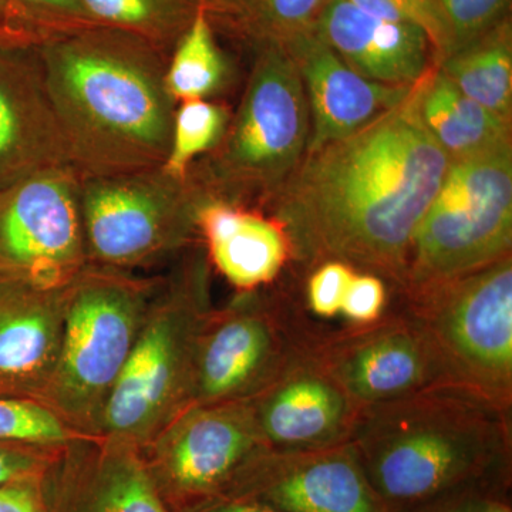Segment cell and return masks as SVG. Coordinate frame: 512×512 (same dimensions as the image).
Instances as JSON below:
<instances>
[{
    "label": "cell",
    "instance_id": "6da1fadb",
    "mask_svg": "<svg viewBox=\"0 0 512 512\" xmlns=\"http://www.w3.org/2000/svg\"><path fill=\"white\" fill-rule=\"evenodd\" d=\"M420 83L356 133L306 151L271 195L299 264L342 262L402 289L414 234L451 164L421 119Z\"/></svg>",
    "mask_w": 512,
    "mask_h": 512
},
{
    "label": "cell",
    "instance_id": "7a4b0ae2",
    "mask_svg": "<svg viewBox=\"0 0 512 512\" xmlns=\"http://www.w3.org/2000/svg\"><path fill=\"white\" fill-rule=\"evenodd\" d=\"M70 165L80 177L161 167L177 103L168 56L136 35L93 26L39 49Z\"/></svg>",
    "mask_w": 512,
    "mask_h": 512
},
{
    "label": "cell",
    "instance_id": "3957f363",
    "mask_svg": "<svg viewBox=\"0 0 512 512\" xmlns=\"http://www.w3.org/2000/svg\"><path fill=\"white\" fill-rule=\"evenodd\" d=\"M510 414L446 384L360 407L348 441L387 507L412 512L458 488L485 483L510 456Z\"/></svg>",
    "mask_w": 512,
    "mask_h": 512
},
{
    "label": "cell",
    "instance_id": "277c9868",
    "mask_svg": "<svg viewBox=\"0 0 512 512\" xmlns=\"http://www.w3.org/2000/svg\"><path fill=\"white\" fill-rule=\"evenodd\" d=\"M211 309L210 264L195 242L160 275L99 437L146 447L191 406L195 349Z\"/></svg>",
    "mask_w": 512,
    "mask_h": 512
},
{
    "label": "cell",
    "instance_id": "5b68a950",
    "mask_svg": "<svg viewBox=\"0 0 512 512\" xmlns=\"http://www.w3.org/2000/svg\"><path fill=\"white\" fill-rule=\"evenodd\" d=\"M158 281L89 262L66 285L59 357L39 403L77 436L99 437Z\"/></svg>",
    "mask_w": 512,
    "mask_h": 512
},
{
    "label": "cell",
    "instance_id": "8992f818",
    "mask_svg": "<svg viewBox=\"0 0 512 512\" xmlns=\"http://www.w3.org/2000/svg\"><path fill=\"white\" fill-rule=\"evenodd\" d=\"M311 116L301 73L288 47L262 42L244 97L217 147L188 175L210 198L238 204L272 195L308 150Z\"/></svg>",
    "mask_w": 512,
    "mask_h": 512
},
{
    "label": "cell",
    "instance_id": "52a82bcc",
    "mask_svg": "<svg viewBox=\"0 0 512 512\" xmlns=\"http://www.w3.org/2000/svg\"><path fill=\"white\" fill-rule=\"evenodd\" d=\"M510 143L451 160L414 234L403 299L511 255Z\"/></svg>",
    "mask_w": 512,
    "mask_h": 512
},
{
    "label": "cell",
    "instance_id": "ba28073f",
    "mask_svg": "<svg viewBox=\"0 0 512 512\" xmlns=\"http://www.w3.org/2000/svg\"><path fill=\"white\" fill-rule=\"evenodd\" d=\"M207 195L163 165L133 173L82 177L80 200L92 264L123 271L154 268L198 241Z\"/></svg>",
    "mask_w": 512,
    "mask_h": 512
},
{
    "label": "cell",
    "instance_id": "9c48e42d",
    "mask_svg": "<svg viewBox=\"0 0 512 512\" xmlns=\"http://www.w3.org/2000/svg\"><path fill=\"white\" fill-rule=\"evenodd\" d=\"M402 305L426 330L451 382L511 412V255Z\"/></svg>",
    "mask_w": 512,
    "mask_h": 512
},
{
    "label": "cell",
    "instance_id": "30bf717a",
    "mask_svg": "<svg viewBox=\"0 0 512 512\" xmlns=\"http://www.w3.org/2000/svg\"><path fill=\"white\" fill-rule=\"evenodd\" d=\"M315 330L288 299L261 288L212 308L195 349L191 406L251 400L311 345Z\"/></svg>",
    "mask_w": 512,
    "mask_h": 512
},
{
    "label": "cell",
    "instance_id": "8fae6325",
    "mask_svg": "<svg viewBox=\"0 0 512 512\" xmlns=\"http://www.w3.org/2000/svg\"><path fill=\"white\" fill-rule=\"evenodd\" d=\"M140 450L165 504L181 512L227 494L268 448L245 400L190 406Z\"/></svg>",
    "mask_w": 512,
    "mask_h": 512
},
{
    "label": "cell",
    "instance_id": "7c38bea8",
    "mask_svg": "<svg viewBox=\"0 0 512 512\" xmlns=\"http://www.w3.org/2000/svg\"><path fill=\"white\" fill-rule=\"evenodd\" d=\"M80 183L60 165L0 191V275L55 289L89 264Z\"/></svg>",
    "mask_w": 512,
    "mask_h": 512
},
{
    "label": "cell",
    "instance_id": "4fadbf2b",
    "mask_svg": "<svg viewBox=\"0 0 512 512\" xmlns=\"http://www.w3.org/2000/svg\"><path fill=\"white\" fill-rule=\"evenodd\" d=\"M400 308L375 322L313 335V357L359 407L454 384L419 320Z\"/></svg>",
    "mask_w": 512,
    "mask_h": 512
},
{
    "label": "cell",
    "instance_id": "5bb4252c",
    "mask_svg": "<svg viewBox=\"0 0 512 512\" xmlns=\"http://www.w3.org/2000/svg\"><path fill=\"white\" fill-rule=\"evenodd\" d=\"M225 495L282 512H393L373 490L348 440L312 450H266Z\"/></svg>",
    "mask_w": 512,
    "mask_h": 512
},
{
    "label": "cell",
    "instance_id": "9a60e30c",
    "mask_svg": "<svg viewBox=\"0 0 512 512\" xmlns=\"http://www.w3.org/2000/svg\"><path fill=\"white\" fill-rule=\"evenodd\" d=\"M42 485L49 512H171L140 448L123 441L77 437Z\"/></svg>",
    "mask_w": 512,
    "mask_h": 512
},
{
    "label": "cell",
    "instance_id": "2e32d148",
    "mask_svg": "<svg viewBox=\"0 0 512 512\" xmlns=\"http://www.w3.org/2000/svg\"><path fill=\"white\" fill-rule=\"evenodd\" d=\"M311 345L248 400L268 450H312L349 439L360 407L319 365Z\"/></svg>",
    "mask_w": 512,
    "mask_h": 512
},
{
    "label": "cell",
    "instance_id": "e0dca14e",
    "mask_svg": "<svg viewBox=\"0 0 512 512\" xmlns=\"http://www.w3.org/2000/svg\"><path fill=\"white\" fill-rule=\"evenodd\" d=\"M70 165L39 49L0 46V191Z\"/></svg>",
    "mask_w": 512,
    "mask_h": 512
},
{
    "label": "cell",
    "instance_id": "ac0fdd59",
    "mask_svg": "<svg viewBox=\"0 0 512 512\" xmlns=\"http://www.w3.org/2000/svg\"><path fill=\"white\" fill-rule=\"evenodd\" d=\"M301 73L311 116L308 150L356 133L399 106L414 87L366 79L313 29L285 43Z\"/></svg>",
    "mask_w": 512,
    "mask_h": 512
},
{
    "label": "cell",
    "instance_id": "d6986e66",
    "mask_svg": "<svg viewBox=\"0 0 512 512\" xmlns=\"http://www.w3.org/2000/svg\"><path fill=\"white\" fill-rule=\"evenodd\" d=\"M64 289L0 275V397L39 403L59 357Z\"/></svg>",
    "mask_w": 512,
    "mask_h": 512
},
{
    "label": "cell",
    "instance_id": "ffe728a7",
    "mask_svg": "<svg viewBox=\"0 0 512 512\" xmlns=\"http://www.w3.org/2000/svg\"><path fill=\"white\" fill-rule=\"evenodd\" d=\"M315 30L343 62L373 82L413 87L430 73L434 49L423 30L376 18L350 0H326Z\"/></svg>",
    "mask_w": 512,
    "mask_h": 512
},
{
    "label": "cell",
    "instance_id": "44dd1931",
    "mask_svg": "<svg viewBox=\"0 0 512 512\" xmlns=\"http://www.w3.org/2000/svg\"><path fill=\"white\" fill-rule=\"evenodd\" d=\"M197 227L212 264L241 292L271 284L288 261V242L278 224L235 202L208 197Z\"/></svg>",
    "mask_w": 512,
    "mask_h": 512
},
{
    "label": "cell",
    "instance_id": "7402d4cb",
    "mask_svg": "<svg viewBox=\"0 0 512 512\" xmlns=\"http://www.w3.org/2000/svg\"><path fill=\"white\" fill-rule=\"evenodd\" d=\"M419 110L434 140L451 160L510 143V123L464 96L440 70L420 83Z\"/></svg>",
    "mask_w": 512,
    "mask_h": 512
},
{
    "label": "cell",
    "instance_id": "603a6c76",
    "mask_svg": "<svg viewBox=\"0 0 512 512\" xmlns=\"http://www.w3.org/2000/svg\"><path fill=\"white\" fill-rule=\"evenodd\" d=\"M439 70L464 96L511 123L512 40L507 20L441 60Z\"/></svg>",
    "mask_w": 512,
    "mask_h": 512
},
{
    "label": "cell",
    "instance_id": "cb8c5ba5",
    "mask_svg": "<svg viewBox=\"0 0 512 512\" xmlns=\"http://www.w3.org/2000/svg\"><path fill=\"white\" fill-rule=\"evenodd\" d=\"M94 22L147 40L170 57L198 13L217 18L214 0H82Z\"/></svg>",
    "mask_w": 512,
    "mask_h": 512
},
{
    "label": "cell",
    "instance_id": "d4e9b609",
    "mask_svg": "<svg viewBox=\"0 0 512 512\" xmlns=\"http://www.w3.org/2000/svg\"><path fill=\"white\" fill-rule=\"evenodd\" d=\"M228 66L222 55L210 13H198L168 57L165 83L175 103L205 100L218 92L227 79Z\"/></svg>",
    "mask_w": 512,
    "mask_h": 512
},
{
    "label": "cell",
    "instance_id": "484cf974",
    "mask_svg": "<svg viewBox=\"0 0 512 512\" xmlns=\"http://www.w3.org/2000/svg\"><path fill=\"white\" fill-rule=\"evenodd\" d=\"M97 26L82 0H0V46H43Z\"/></svg>",
    "mask_w": 512,
    "mask_h": 512
},
{
    "label": "cell",
    "instance_id": "4316f807",
    "mask_svg": "<svg viewBox=\"0 0 512 512\" xmlns=\"http://www.w3.org/2000/svg\"><path fill=\"white\" fill-rule=\"evenodd\" d=\"M228 110L207 100L177 104L168 156L163 168L174 177L185 178L195 160L211 153L227 130Z\"/></svg>",
    "mask_w": 512,
    "mask_h": 512
},
{
    "label": "cell",
    "instance_id": "83f0119b",
    "mask_svg": "<svg viewBox=\"0 0 512 512\" xmlns=\"http://www.w3.org/2000/svg\"><path fill=\"white\" fill-rule=\"evenodd\" d=\"M325 0H245L234 18L262 42L285 43L315 29Z\"/></svg>",
    "mask_w": 512,
    "mask_h": 512
},
{
    "label": "cell",
    "instance_id": "f1b7e54d",
    "mask_svg": "<svg viewBox=\"0 0 512 512\" xmlns=\"http://www.w3.org/2000/svg\"><path fill=\"white\" fill-rule=\"evenodd\" d=\"M43 404L0 397V441L40 447H63L77 439Z\"/></svg>",
    "mask_w": 512,
    "mask_h": 512
},
{
    "label": "cell",
    "instance_id": "f546056e",
    "mask_svg": "<svg viewBox=\"0 0 512 512\" xmlns=\"http://www.w3.org/2000/svg\"><path fill=\"white\" fill-rule=\"evenodd\" d=\"M376 18L416 26L429 37L439 63L456 52L453 28L437 0H350Z\"/></svg>",
    "mask_w": 512,
    "mask_h": 512
},
{
    "label": "cell",
    "instance_id": "4dcf8cb0",
    "mask_svg": "<svg viewBox=\"0 0 512 512\" xmlns=\"http://www.w3.org/2000/svg\"><path fill=\"white\" fill-rule=\"evenodd\" d=\"M456 37L457 49L504 22L511 0H437Z\"/></svg>",
    "mask_w": 512,
    "mask_h": 512
},
{
    "label": "cell",
    "instance_id": "1f68e13d",
    "mask_svg": "<svg viewBox=\"0 0 512 512\" xmlns=\"http://www.w3.org/2000/svg\"><path fill=\"white\" fill-rule=\"evenodd\" d=\"M355 275V269L342 262H326L316 266L306 289L311 311L319 318H333L340 312L343 298Z\"/></svg>",
    "mask_w": 512,
    "mask_h": 512
},
{
    "label": "cell",
    "instance_id": "d6a6232c",
    "mask_svg": "<svg viewBox=\"0 0 512 512\" xmlns=\"http://www.w3.org/2000/svg\"><path fill=\"white\" fill-rule=\"evenodd\" d=\"M60 450L62 447L0 441V485L29 478H42L59 456Z\"/></svg>",
    "mask_w": 512,
    "mask_h": 512
},
{
    "label": "cell",
    "instance_id": "836d02e7",
    "mask_svg": "<svg viewBox=\"0 0 512 512\" xmlns=\"http://www.w3.org/2000/svg\"><path fill=\"white\" fill-rule=\"evenodd\" d=\"M386 301V285L382 278L370 274L355 275L340 312L355 325H363L375 322L386 312Z\"/></svg>",
    "mask_w": 512,
    "mask_h": 512
},
{
    "label": "cell",
    "instance_id": "e575fe53",
    "mask_svg": "<svg viewBox=\"0 0 512 512\" xmlns=\"http://www.w3.org/2000/svg\"><path fill=\"white\" fill-rule=\"evenodd\" d=\"M42 478L0 485V512H49Z\"/></svg>",
    "mask_w": 512,
    "mask_h": 512
},
{
    "label": "cell",
    "instance_id": "d590c367",
    "mask_svg": "<svg viewBox=\"0 0 512 512\" xmlns=\"http://www.w3.org/2000/svg\"><path fill=\"white\" fill-rule=\"evenodd\" d=\"M485 490V483L467 485L412 512H485L493 501Z\"/></svg>",
    "mask_w": 512,
    "mask_h": 512
},
{
    "label": "cell",
    "instance_id": "8d00e7d4",
    "mask_svg": "<svg viewBox=\"0 0 512 512\" xmlns=\"http://www.w3.org/2000/svg\"><path fill=\"white\" fill-rule=\"evenodd\" d=\"M181 512H282L269 507V505L258 503V501L249 500L245 497H235V495H222V497L212 498L210 501L195 505Z\"/></svg>",
    "mask_w": 512,
    "mask_h": 512
},
{
    "label": "cell",
    "instance_id": "74e56055",
    "mask_svg": "<svg viewBox=\"0 0 512 512\" xmlns=\"http://www.w3.org/2000/svg\"><path fill=\"white\" fill-rule=\"evenodd\" d=\"M244 2L245 0H214L217 16H227L229 19L234 18Z\"/></svg>",
    "mask_w": 512,
    "mask_h": 512
},
{
    "label": "cell",
    "instance_id": "f35d334b",
    "mask_svg": "<svg viewBox=\"0 0 512 512\" xmlns=\"http://www.w3.org/2000/svg\"><path fill=\"white\" fill-rule=\"evenodd\" d=\"M485 512H511V511L508 510V508L505 507V505L500 504V503H495V501H491V504L488 505L487 511H485Z\"/></svg>",
    "mask_w": 512,
    "mask_h": 512
}]
</instances>
